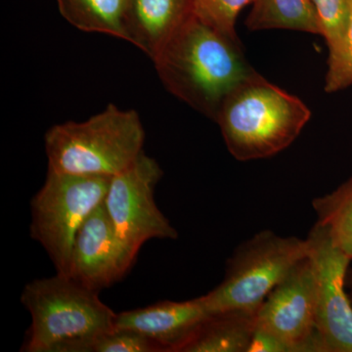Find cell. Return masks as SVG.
<instances>
[{"label":"cell","mask_w":352,"mask_h":352,"mask_svg":"<svg viewBox=\"0 0 352 352\" xmlns=\"http://www.w3.org/2000/svg\"><path fill=\"white\" fill-rule=\"evenodd\" d=\"M170 94L215 120L229 92L254 73L240 41L210 27L193 14L153 60Z\"/></svg>","instance_id":"1"},{"label":"cell","mask_w":352,"mask_h":352,"mask_svg":"<svg viewBox=\"0 0 352 352\" xmlns=\"http://www.w3.org/2000/svg\"><path fill=\"white\" fill-rule=\"evenodd\" d=\"M310 118L305 102L254 71L229 92L214 122L229 153L245 162L283 151Z\"/></svg>","instance_id":"2"},{"label":"cell","mask_w":352,"mask_h":352,"mask_svg":"<svg viewBox=\"0 0 352 352\" xmlns=\"http://www.w3.org/2000/svg\"><path fill=\"white\" fill-rule=\"evenodd\" d=\"M97 294L58 273L25 285L21 302L32 325L22 351L92 352L117 316Z\"/></svg>","instance_id":"3"},{"label":"cell","mask_w":352,"mask_h":352,"mask_svg":"<svg viewBox=\"0 0 352 352\" xmlns=\"http://www.w3.org/2000/svg\"><path fill=\"white\" fill-rule=\"evenodd\" d=\"M145 129L139 113L109 104L83 122L53 126L44 135L48 170L69 175L113 176L144 152Z\"/></svg>","instance_id":"4"},{"label":"cell","mask_w":352,"mask_h":352,"mask_svg":"<svg viewBox=\"0 0 352 352\" xmlns=\"http://www.w3.org/2000/svg\"><path fill=\"white\" fill-rule=\"evenodd\" d=\"M111 178L48 170L32 198L31 237L43 245L58 274L69 277L76 235L103 203Z\"/></svg>","instance_id":"5"},{"label":"cell","mask_w":352,"mask_h":352,"mask_svg":"<svg viewBox=\"0 0 352 352\" xmlns=\"http://www.w3.org/2000/svg\"><path fill=\"white\" fill-rule=\"evenodd\" d=\"M307 256V239L261 231L236 249L227 261L223 281L200 296L201 302L210 314L236 308L258 309L271 291Z\"/></svg>","instance_id":"6"},{"label":"cell","mask_w":352,"mask_h":352,"mask_svg":"<svg viewBox=\"0 0 352 352\" xmlns=\"http://www.w3.org/2000/svg\"><path fill=\"white\" fill-rule=\"evenodd\" d=\"M252 351L325 352L316 330V285L308 256L259 307Z\"/></svg>","instance_id":"7"},{"label":"cell","mask_w":352,"mask_h":352,"mask_svg":"<svg viewBox=\"0 0 352 352\" xmlns=\"http://www.w3.org/2000/svg\"><path fill=\"white\" fill-rule=\"evenodd\" d=\"M163 175L156 160L143 152L129 168L111 178L104 206L118 237L135 258L149 240L178 238L155 201Z\"/></svg>","instance_id":"8"},{"label":"cell","mask_w":352,"mask_h":352,"mask_svg":"<svg viewBox=\"0 0 352 352\" xmlns=\"http://www.w3.org/2000/svg\"><path fill=\"white\" fill-rule=\"evenodd\" d=\"M316 285V330L325 352H352V302L346 278L352 259L317 222L307 238Z\"/></svg>","instance_id":"9"},{"label":"cell","mask_w":352,"mask_h":352,"mask_svg":"<svg viewBox=\"0 0 352 352\" xmlns=\"http://www.w3.org/2000/svg\"><path fill=\"white\" fill-rule=\"evenodd\" d=\"M135 258L118 237L103 201L78 230L69 277L99 292L124 278Z\"/></svg>","instance_id":"10"},{"label":"cell","mask_w":352,"mask_h":352,"mask_svg":"<svg viewBox=\"0 0 352 352\" xmlns=\"http://www.w3.org/2000/svg\"><path fill=\"white\" fill-rule=\"evenodd\" d=\"M208 314L201 298L163 300L117 314L113 329L142 333L161 344L164 352H178Z\"/></svg>","instance_id":"11"},{"label":"cell","mask_w":352,"mask_h":352,"mask_svg":"<svg viewBox=\"0 0 352 352\" xmlns=\"http://www.w3.org/2000/svg\"><path fill=\"white\" fill-rule=\"evenodd\" d=\"M193 14L191 0H126V41L153 61Z\"/></svg>","instance_id":"12"},{"label":"cell","mask_w":352,"mask_h":352,"mask_svg":"<svg viewBox=\"0 0 352 352\" xmlns=\"http://www.w3.org/2000/svg\"><path fill=\"white\" fill-rule=\"evenodd\" d=\"M258 310L236 308L208 314L178 352H250Z\"/></svg>","instance_id":"13"},{"label":"cell","mask_w":352,"mask_h":352,"mask_svg":"<svg viewBox=\"0 0 352 352\" xmlns=\"http://www.w3.org/2000/svg\"><path fill=\"white\" fill-rule=\"evenodd\" d=\"M245 25L251 31L292 30L321 36L310 0H254Z\"/></svg>","instance_id":"14"},{"label":"cell","mask_w":352,"mask_h":352,"mask_svg":"<svg viewBox=\"0 0 352 352\" xmlns=\"http://www.w3.org/2000/svg\"><path fill=\"white\" fill-rule=\"evenodd\" d=\"M64 19L80 31L98 32L126 41V0H56Z\"/></svg>","instance_id":"15"},{"label":"cell","mask_w":352,"mask_h":352,"mask_svg":"<svg viewBox=\"0 0 352 352\" xmlns=\"http://www.w3.org/2000/svg\"><path fill=\"white\" fill-rule=\"evenodd\" d=\"M318 223L328 229L333 244L352 259V176L327 195L314 199Z\"/></svg>","instance_id":"16"},{"label":"cell","mask_w":352,"mask_h":352,"mask_svg":"<svg viewBox=\"0 0 352 352\" xmlns=\"http://www.w3.org/2000/svg\"><path fill=\"white\" fill-rule=\"evenodd\" d=\"M328 48V69L324 88L328 94H333L352 85V0H349L346 31L337 43Z\"/></svg>","instance_id":"17"},{"label":"cell","mask_w":352,"mask_h":352,"mask_svg":"<svg viewBox=\"0 0 352 352\" xmlns=\"http://www.w3.org/2000/svg\"><path fill=\"white\" fill-rule=\"evenodd\" d=\"M193 12L199 19L229 38L239 41L236 20L241 11L254 0H191Z\"/></svg>","instance_id":"18"},{"label":"cell","mask_w":352,"mask_h":352,"mask_svg":"<svg viewBox=\"0 0 352 352\" xmlns=\"http://www.w3.org/2000/svg\"><path fill=\"white\" fill-rule=\"evenodd\" d=\"M316 13L321 36L328 47L339 41L346 31L349 17V0H310Z\"/></svg>","instance_id":"19"},{"label":"cell","mask_w":352,"mask_h":352,"mask_svg":"<svg viewBox=\"0 0 352 352\" xmlns=\"http://www.w3.org/2000/svg\"><path fill=\"white\" fill-rule=\"evenodd\" d=\"M92 352H164V349L142 333L113 329L96 340Z\"/></svg>","instance_id":"20"},{"label":"cell","mask_w":352,"mask_h":352,"mask_svg":"<svg viewBox=\"0 0 352 352\" xmlns=\"http://www.w3.org/2000/svg\"><path fill=\"white\" fill-rule=\"evenodd\" d=\"M346 287L349 288V295L352 302V270H349L347 273Z\"/></svg>","instance_id":"21"}]
</instances>
